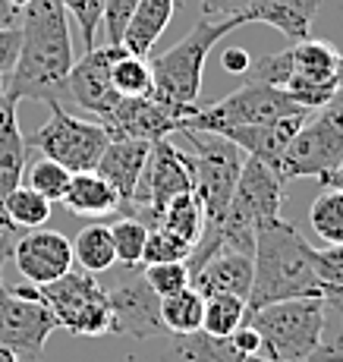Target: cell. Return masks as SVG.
<instances>
[{
  "mask_svg": "<svg viewBox=\"0 0 343 362\" xmlns=\"http://www.w3.org/2000/svg\"><path fill=\"white\" fill-rule=\"evenodd\" d=\"M76 64L69 16L60 0H29L19 16V54L4 79L13 101L66 104V76Z\"/></svg>",
  "mask_w": 343,
  "mask_h": 362,
  "instance_id": "obj_1",
  "label": "cell"
},
{
  "mask_svg": "<svg viewBox=\"0 0 343 362\" xmlns=\"http://www.w3.org/2000/svg\"><path fill=\"white\" fill-rule=\"evenodd\" d=\"M303 296H325V287L312 268V246L284 218L258 224L255 246H252V284L246 312Z\"/></svg>",
  "mask_w": 343,
  "mask_h": 362,
  "instance_id": "obj_2",
  "label": "cell"
},
{
  "mask_svg": "<svg viewBox=\"0 0 343 362\" xmlns=\"http://www.w3.org/2000/svg\"><path fill=\"white\" fill-rule=\"evenodd\" d=\"M249 73L255 82L286 92L303 110H318L343 95V54L331 41L303 38L290 41L286 51L252 60Z\"/></svg>",
  "mask_w": 343,
  "mask_h": 362,
  "instance_id": "obj_3",
  "label": "cell"
},
{
  "mask_svg": "<svg viewBox=\"0 0 343 362\" xmlns=\"http://www.w3.org/2000/svg\"><path fill=\"white\" fill-rule=\"evenodd\" d=\"M246 25V16H227V19H199L189 29L186 38H180L170 51L149 57L151 66V95L158 101L170 104L177 110L195 114L202 95V69L223 35Z\"/></svg>",
  "mask_w": 343,
  "mask_h": 362,
  "instance_id": "obj_4",
  "label": "cell"
},
{
  "mask_svg": "<svg viewBox=\"0 0 343 362\" xmlns=\"http://www.w3.org/2000/svg\"><path fill=\"white\" fill-rule=\"evenodd\" d=\"M321 322H325V299L321 296L281 299V303L246 312V325H252L262 337L258 356L277 362L309 359L321 340Z\"/></svg>",
  "mask_w": 343,
  "mask_h": 362,
  "instance_id": "obj_5",
  "label": "cell"
},
{
  "mask_svg": "<svg viewBox=\"0 0 343 362\" xmlns=\"http://www.w3.org/2000/svg\"><path fill=\"white\" fill-rule=\"evenodd\" d=\"M177 136H183V142L189 145V148H183V155L189 180H192V196L199 199L205 221H218L236 189L246 155L218 132L180 129Z\"/></svg>",
  "mask_w": 343,
  "mask_h": 362,
  "instance_id": "obj_6",
  "label": "cell"
},
{
  "mask_svg": "<svg viewBox=\"0 0 343 362\" xmlns=\"http://www.w3.org/2000/svg\"><path fill=\"white\" fill-rule=\"evenodd\" d=\"M38 296L54 312L60 328L76 337H104L110 334V309L98 274L69 268L57 281L38 287Z\"/></svg>",
  "mask_w": 343,
  "mask_h": 362,
  "instance_id": "obj_7",
  "label": "cell"
},
{
  "mask_svg": "<svg viewBox=\"0 0 343 362\" xmlns=\"http://www.w3.org/2000/svg\"><path fill=\"white\" fill-rule=\"evenodd\" d=\"M309 114L281 88L268 86V82L249 79L227 98L208 104V107H195L192 117L183 120V129H199V132H218L223 127H246V123H274L284 117Z\"/></svg>",
  "mask_w": 343,
  "mask_h": 362,
  "instance_id": "obj_8",
  "label": "cell"
},
{
  "mask_svg": "<svg viewBox=\"0 0 343 362\" xmlns=\"http://www.w3.org/2000/svg\"><path fill=\"white\" fill-rule=\"evenodd\" d=\"M47 107H51V117L25 139V145L41 151V158H51L66 167L69 173L95 170L104 145L110 142L107 129L101 123L79 120L66 110V104H47Z\"/></svg>",
  "mask_w": 343,
  "mask_h": 362,
  "instance_id": "obj_9",
  "label": "cell"
},
{
  "mask_svg": "<svg viewBox=\"0 0 343 362\" xmlns=\"http://www.w3.org/2000/svg\"><path fill=\"white\" fill-rule=\"evenodd\" d=\"M343 161V95L318 110H309L299 123L293 142L286 145L281 164L284 180L321 177Z\"/></svg>",
  "mask_w": 343,
  "mask_h": 362,
  "instance_id": "obj_10",
  "label": "cell"
},
{
  "mask_svg": "<svg viewBox=\"0 0 343 362\" xmlns=\"http://www.w3.org/2000/svg\"><path fill=\"white\" fill-rule=\"evenodd\" d=\"M110 334H129L136 340H149L164 334L161 325V296L149 287L142 268H126L107 290Z\"/></svg>",
  "mask_w": 343,
  "mask_h": 362,
  "instance_id": "obj_11",
  "label": "cell"
},
{
  "mask_svg": "<svg viewBox=\"0 0 343 362\" xmlns=\"http://www.w3.org/2000/svg\"><path fill=\"white\" fill-rule=\"evenodd\" d=\"M57 328V318L41 303V296L25 299L10 293V290L0 293V344L10 346L19 359L41 362L47 337Z\"/></svg>",
  "mask_w": 343,
  "mask_h": 362,
  "instance_id": "obj_12",
  "label": "cell"
},
{
  "mask_svg": "<svg viewBox=\"0 0 343 362\" xmlns=\"http://www.w3.org/2000/svg\"><path fill=\"white\" fill-rule=\"evenodd\" d=\"M186 117H192V114L158 101L155 95H142V98H120L117 107L104 117L101 127L107 129L110 139H142V142H158V139H167V136H173V132L183 129Z\"/></svg>",
  "mask_w": 343,
  "mask_h": 362,
  "instance_id": "obj_13",
  "label": "cell"
},
{
  "mask_svg": "<svg viewBox=\"0 0 343 362\" xmlns=\"http://www.w3.org/2000/svg\"><path fill=\"white\" fill-rule=\"evenodd\" d=\"M66 98L76 107L88 110L95 117H107L117 107L120 95L110 82V45H95L73 64L66 76Z\"/></svg>",
  "mask_w": 343,
  "mask_h": 362,
  "instance_id": "obj_14",
  "label": "cell"
},
{
  "mask_svg": "<svg viewBox=\"0 0 343 362\" xmlns=\"http://www.w3.org/2000/svg\"><path fill=\"white\" fill-rule=\"evenodd\" d=\"M13 264L19 268V274L25 277L35 287H45V284L63 277L73 268V246L69 240L57 230H25L13 246Z\"/></svg>",
  "mask_w": 343,
  "mask_h": 362,
  "instance_id": "obj_15",
  "label": "cell"
},
{
  "mask_svg": "<svg viewBox=\"0 0 343 362\" xmlns=\"http://www.w3.org/2000/svg\"><path fill=\"white\" fill-rule=\"evenodd\" d=\"M306 120V114H296V117H284V120H274V123H246V127H223L218 129V136H223L227 142H233L243 155L249 158H258L268 167H274L281 173V164H284V155H286V145L293 142L296 136L299 123Z\"/></svg>",
  "mask_w": 343,
  "mask_h": 362,
  "instance_id": "obj_16",
  "label": "cell"
},
{
  "mask_svg": "<svg viewBox=\"0 0 343 362\" xmlns=\"http://www.w3.org/2000/svg\"><path fill=\"white\" fill-rule=\"evenodd\" d=\"M189 284L202 296L230 293V296L246 299L249 284H252V255L236 252V249H221V252L208 255L205 262L189 271Z\"/></svg>",
  "mask_w": 343,
  "mask_h": 362,
  "instance_id": "obj_17",
  "label": "cell"
},
{
  "mask_svg": "<svg viewBox=\"0 0 343 362\" xmlns=\"http://www.w3.org/2000/svg\"><path fill=\"white\" fill-rule=\"evenodd\" d=\"M149 148H151V142H142V139H110L104 145L101 158H98L95 173L101 180H107L110 189L120 196V208H126L136 199V186L145 170Z\"/></svg>",
  "mask_w": 343,
  "mask_h": 362,
  "instance_id": "obj_18",
  "label": "cell"
},
{
  "mask_svg": "<svg viewBox=\"0 0 343 362\" xmlns=\"http://www.w3.org/2000/svg\"><path fill=\"white\" fill-rule=\"evenodd\" d=\"M177 10H183V0H139L136 10L129 13V23H126V29H123L120 45L129 54L151 57L158 38L164 35L167 25H170Z\"/></svg>",
  "mask_w": 343,
  "mask_h": 362,
  "instance_id": "obj_19",
  "label": "cell"
},
{
  "mask_svg": "<svg viewBox=\"0 0 343 362\" xmlns=\"http://www.w3.org/2000/svg\"><path fill=\"white\" fill-rule=\"evenodd\" d=\"M16 107L19 101H13L10 95H0V202L6 192H13L23 183L25 164H29V145L19 129Z\"/></svg>",
  "mask_w": 343,
  "mask_h": 362,
  "instance_id": "obj_20",
  "label": "cell"
},
{
  "mask_svg": "<svg viewBox=\"0 0 343 362\" xmlns=\"http://www.w3.org/2000/svg\"><path fill=\"white\" fill-rule=\"evenodd\" d=\"M318 0H252L246 6V23H264L286 35L290 41H303L312 35Z\"/></svg>",
  "mask_w": 343,
  "mask_h": 362,
  "instance_id": "obj_21",
  "label": "cell"
},
{
  "mask_svg": "<svg viewBox=\"0 0 343 362\" xmlns=\"http://www.w3.org/2000/svg\"><path fill=\"white\" fill-rule=\"evenodd\" d=\"M60 202L73 214H79V218H114V214L120 211V196H117L107 180H101L95 170L73 173Z\"/></svg>",
  "mask_w": 343,
  "mask_h": 362,
  "instance_id": "obj_22",
  "label": "cell"
},
{
  "mask_svg": "<svg viewBox=\"0 0 343 362\" xmlns=\"http://www.w3.org/2000/svg\"><path fill=\"white\" fill-rule=\"evenodd\" d=\"M170 356L173 362H240L243 356L230 337H211L205 331L192 334H170Z\"/></svg>",
  "mask_w": 343,
  "mask_h": 362,
  "instance_id": "obj_23",
  "label": "cell"
},
{
  "mask_svg": "<svg viewBox=\"0 0 343 362\" xmlns=\"http://www.w3.org/2000/svg\"><path fill=\"white\" fill-rule=\"evenodd\" d=\"M110 82H114V92L120 95V98H142V95H151L149 57L129 54L123 45H110Z\"/></svg>",
  "mask_w": 343,
  "mask_h": 362,
  "instance_id": "obj_24",
  "label": "cell"
},
{
  "mask_svg": "<svg viewBox=\"0 0 343 362\" xmlns=\"http://www.w3.org/2000/svg\"><path fill=\"white\" fill-rule=\"evenodd\" d=\"M69 246H73V262H79V268L88 271V274H104V271H110L117 264L110 227L104 224H86Z\"/></svg>",
  "mask_w": 343,
  "mask_h": 362,
  "instance_id": "obj_25",
  "label": "cell"
},
{
  "mask_svg": "<svg viewBox=\"0 0 343 362\" xmlns=\"http://www.w3.org/2000/svg\"><path fill=\"white\" fill-rule=\"evenodd\" d=\"M202 309H205V296L189 284L180 293L161 299V325H164L167 334L202 331Z\"/></svg>",
  "mask_w": 343,
  "mask_h": 362,
  "instance_id": "obj_26",
  "label": "cell"
},
{
  "mask_svg": "<svg viewBox=\"0 0 343 362\" xmlns=\"http://www.w3.org/2000/svg\"><path fill=\"white\" fill-rule=\"evenodd\" d=\"M155 227H164V230H170L173 236H180L183 243L192 246V243L199 240L202 227H205V211H202L199 199H195L192 192H180V196H173L161 208Z\"/></svg>",
  "mask_w": 343,
  "mask_h": 362,
  "instance_id": "obj_27",
  "label": "cell"
},
{
  "mask_svg": "<svg viewBox=\"0 0 343 362\" xmlns=\"http://www.w3.org/2000/svg\"><path fill=\"white\" fill-rule=\"evenodd\" d=\"M0 208H4L6 221H10L13 227H19L23 233L38 230V227H45L47 221H51V202L45 196H38L35 189H29L25 183H19L13 192H6Z\"/></svg>",
  "mask_w": 343,
  "mask_h": 362,
  "instance_id": "obj_28",
  "label": "cell"
},
{
  "mask_svg": "<svg viewBox=\"0 0 343 362\" xmlns=\"http://www.w3.org/2000/svg\"><path fill=\"white\" fill-rule=\"evenodd\" d=\"M309 224L327 246H343V189L321 186L309 208Z\"/></svg>",
  "mask_w": 343,
  "mask_h": 362,
  "instance_id": "obj_29",
  "label": "cell"
},
{
  "mask_svg": "<svg viewBox=\"0 0 343 362\" xmlns=\"http://www.w3.org/2000/svg\"><path fill=\"white\" fill-rule=\"evenodd\" d=\"M246 322V299L214 293L205 296V309H202V331L211 337H230L240 325Z\"/></svg>",
  "mask_w": 343,
  "mask_h": 362,
  "instance_id": "obj_30",
  "label": "cell"
},
{
  "mask_svg": "<svg viewBox=\"0 0 343 362\" xmlns=\"http://www.w3.org/2000/svg\"><path fill=\"white\" fill-rule=\"evenodd\" d=\"M117 224L110 227V240L117 249V262L123 268H142V249L149 240V224L139 221L136 214H114Z\"/></svg>",
  "mask_w": 343,
  "mask_h": 362,
  "instance_id": "obj_31",
  "label": "cell"
},
{
  "mask_svg": "<svg viewBox=\"0 0 343 362\" xmlns=\"http://www.w3.org/2000/svg\"><path fill=\"white\" fill-rule=\"evenodd\" d=\"M306 362H343V293L325 296V322L321 340Z\"/></svg>",
  "mask_w": 343,
  "mask_h": 362,
  "instance_id": "obj_32",
  "label": "cell"
},
{
  "mask_svg": "<svg viewBox=\"0 0 343 362\" xmlns=\"http://www.w3.org/2000/svg\"><path fill=\"white\" fill-rule=\"evenodd\" d=\"M69 177H73V173H69L66 167H60L57 161H51V158H38V161L25 164V173H23L25 186L35 189L38 196H45L51 205L63 199V192H66V186H69Z\"/></svg>",
  "mask_w": 343,
  "mask_h": 362,
  "instance_id": "obj_33",
  "label": "cell"
},
{
  "mask_svg": "<svg viewBox=\"0 0 343 362\" xmlns=\"http://www.w3.org/2000/svg\"><path fill=\"white\" fill-rule=\"evenodd\" d=\"M189 243H183L180 236H173L164 227H149V240L142 249V268L149 264H164V262H186L189 259Z\"/></svg>",
  "mask_w": 343,
  "mask_h": 362,
  "instance_id": "obj_34",
  "label": "cell"
},
{
  "mask_svg": "<svg viewBox=\"0 0 343 362\" xmlns=\"http://www.w3.org/2000/svg\"><path fill=\"white\" fill-rule=\"evenodd\" d=\"M60 6L66 10V16L79 25V35H82V45L95 47L98 45V25L104 19V0H60Z\"/></svg>",
  "mask_w": 343,
  "mask_h": 362,
  "instance_id": "obj_35",
  "label": "cell"
},
{
  "mask_svg": "<svg viewBox=\"0 0 343 362\" xmlns=\"http://www.w3.org/2000/svg\"><path fill=\"white\" fill-rule=\"evenodd\" d=\"M142 274H145V281H149V287L155 290L161 299L173 296V293H180L183 287H189V268H186V262L149 264V268H142Z\"/></svg>",
  "mask_w": 343,
  "mask_h": 362,
  "instance_id": "obj_36",
  "label": "cell"
},
{
  "mask_svg": "<svg viewBox=\"0 0 343 362\" xmlns=\"http://www.w3.org/2000/svg\"><path fill=\"white\" fill-rule=\"evenodd\" d=\"M312 268L318 274L325 293L343 290V246H327V249L312 246Z\"/></svg>",
  "mask_w": 343,
  "mask_h": 362,
  "instance_id": "obj_37",
  "label": "cell"
},
{
  "mask_svg": "<svg viewBox=\"0 0 343 362\" xmlns=\"http://www.w3.org/2000/svg\"><path fill=\"white\" fill-rule=\"evenodd\" d=\"M202 4V19H227V16H243L252 0H199Z\"/></svg>",
  "mask_w": 343,
  "mask_h": 362,
  "instance_id": "obj_38",
  "label": "cell"
},
{
  "mask_svg": "<svg viewBox=\"0 0 343 362\" xmlns=\"http://www.w3.org/2000/svg\"><path fill=\"white\" fill-rule=\"evenodd\" d=\"M230 344L236 346L240 356H258V353H262V337H258V331L252 328V325H246V322L230 334Z\"/></svg>",
  "mask_w": 343,
  "mask_h": 362,
  "instance_id": "obj_39",
  "label": "cell"
},
{
  "mask_svg": "<svg viewBox=\"0 0 343 362\" xmlns=\"http://www.w3.org/2000/svg\"><path fill=\"white\" fill-rule=\"evenodd\" d=\"M16 54H19V29H0V76L4 79L16 64Z\"/></svg>",
  "mask_w": 343,
  "mask_h": 362,
  "instance_id": "obj_40",
  "label": "cell"
},
{
  "mask_svg": "<svg viewBox=\"0 0 343 362\" xmlns=\"http://www.w3.org/2000/svg\"><path fill=\"white\" fill-rule=\"evenodd\" d=\"M249 64H252V54L243 51V47H227V51L221 54V66L227 69V73H233V76L249 73Z\"/></svg>",
  "mask_w": 343,
  "mask_h": 362,
  "instance_id": "obj_41",
  "label": "cell"
},
{
  "mask_svg": "<svg viewBox=\"0 0 343 362\" xmlns=\"http://www.w3.org/2000/svg\"><path fill=\"white\" fill-rule=\"evenodd\" d=\"M19 16H23V13H19L10 0H0V29H19Z\"/></svg>",
  "mask_w": 343,
  "mask_h": 362,
  "instance_id": "obj_42",
  "label": "cell"
},
{
  "mask_svg": "<svg viewBox=\"0 0 343 362\" xmlns=\"http://www.w3.org/2000/svg\"><path fill=\"white\" fill-rule=\"evenodd\" d=\"M321 186H331V189H343V161L337 167H331V170H325L318 177Z\"/></svg>",
  "mask_w": 343,
  "mask_h": 362,
  "instance_id": "obj_43",
  "label": "cell"
},
{
  "mask_svg": "<svg viewBox=\"0 0 343 362\" xmlns=\"http://www.w3.org/2000/svg\"><path fill=\"white\" fill-rule=\"evenodd\" d=\"M0 362H19V356L10 350V346H4V344H0Z\"/></svg>",
  "mask_w": 343,
  "mask_h": 362,
  "instance_id": "obj_44",
  "label": "cell"
},
{
  "mask_svg": "<svg viewBox=\"0 0 343 362\" xmlns=\"http://www.w3.org/2000/svg\"><path fill=\"white\" fill-rule=\"evenodd\" d=\"M240 362H277V359H264V356H243Z\"/></svg>",
  "mask_w": 343,
  "mask_h": 362,
  "instance_id": "obj_45",
  "label": "cell"
},
{
  "mask_svg": "<svg viewBox=\"0 0 343 362\" xmlns=\"http://www.w3.org/2000/svg\"><path fill=\"white\" fill-rule=\"evenodd\" d=\"M10 4H13V6H16V10H19V13H23V6H25V4H29V0H10Z\"/></svg>",
  "mask_w": 343,
  "mask_h": 362,
  "instance_id": "obj_46",
  "label": "cell"
},
{
  "mask_svg": "<svg viewBox=\"0 0 343 362\" xmlns=\"http://www.w3.org/2000/svg\"><path fill=\"white\" fill-rule=\"evenodd\" d=\"M0 95H4V76H0Z\"/></svg>",
  "mask_w": 343,
  "mask_h": 362,
  "instance_id": "obj_47",
  "label": "cell"
},
{
  "mask_svg": "<svg viewBox=\"0 0 343 362\" xmlns=\"http://www.w3.org/2000/svg\"><path fill=\"white\" fill-rule=\"evenodd\" d=\"M331 293H343V290H331ZM327 296V293H325ZM325 296H321V299H325Z\"/></svg>",
  "mask_w": 343,
  "mask_h": 362,
  "instance_id": "obj_48",
  "label": "cell"
}]
</instances>
